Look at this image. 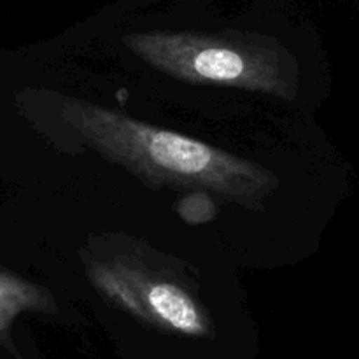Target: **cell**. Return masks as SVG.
<instances>
[{
	"label": "cell",
	"instance_id": "4",
	"mask_svg": "<svg viewBox=\"0 0 359 359\" xmlns=\"http://www.w3.org/2000/svg\"><path fill=\"white\" fill-rule=\"evenodd\" d=\"M48 291L0 269V340H6L14 318L27 311H49Z\"/></svg>",
	"mask_w": 359,
	"mask_h": 359
},
{
	"label": "cell",
	"instance_id": "3",
	"mask_svg": "<svg viewBox=\"0 0 359 359\" xmlns=\"http://www.w3.org/2000/svg\"><path fill=\"white\" fill-rule=\"evenodd\" d=\"M90 277L116 305L167 332L202 337L209 330L200 305L179 284L118 263H97Z\"/></svg>",
	"mask_w": 359,
	"mask_h": 359
},
{
	"label": "cell",
	"instance_id": "1",
	"mask_svg": "<svg viewBox=\"0 0 359 359\" xmlns=\"http://www.w3.org/2000/svg\"><path fill=\"white\" fill-rule=\"evenodd\" d=\"M62 116L104 156L154 184L196 186L244 203L269 195L276 184L258 165L90 102L65 98Z\"/></svg>",
	"mask_w": 359,
	"mask_h": 359
},
{
	"label": "cell",
	"instance_id": "2",
	"mask_svg": "<svg viewBox=\"0 0 359 359\" xmlns=\"http://www.w3.org/2000/svg\"><path fill=\"white\" fill-rule=\"evenodd\" d=\"M123 42L151 67L188 83L230 84L283 98L294 97V81L287 76L283 60L263 46L188 32L132 34Z\"/></svg>",
	"mask_w": 359,
	"mask_h": 359
}]
</instances>
